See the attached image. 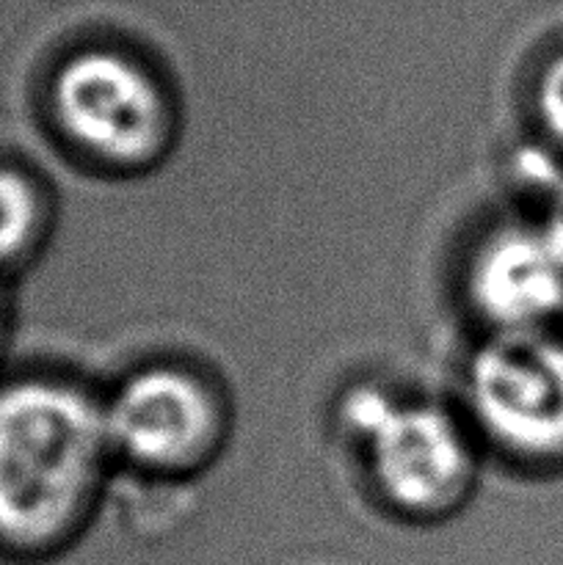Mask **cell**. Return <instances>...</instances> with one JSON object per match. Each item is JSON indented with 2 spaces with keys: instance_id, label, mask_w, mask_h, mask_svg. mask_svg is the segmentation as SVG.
Here are the masks:
<instances>
[{
  "instance_id": "obj_1",
  "label": "cell",
  "mask_w": 563,
  "mask_h": 565,
  "mask_svg": "<svg viewBox=\"0 0 563 565\" xmlns=\"http://www.w3.org/2000/svg\"><path fill=\"white\" fill-rule=\"evenodd\" d=\"M114 450L103 401L55 375L0 384V541L55 544L97 502Z\"/></svg>"
},
{
  "instance_id": "obj_2",
  "label": "cell",
  "mask_w": 563,
  "mask_h": 565,
  "mask_svg": "<svg viewBox=\"0 0 563 565\" xmlns=\"http://www.w3.org/2000/svg\"><path fill=\"white\" fill-rule=\"evenodd\" d=\"M337 423L362 447L373 489L397 513L442 516L478 483L472 425L439 403L357 384L342 395Z\"/></svg>"
},
{
  "instance_id": "obj_3",
  "label": "cell",
  "mask_w": 563,
  "mask_h": 565,
  "mask_svg": "<svg viewBox=\"0 0 563 565\" xmlns=\"http://www.w3.org/2000/svg\"><path fill=\"white\" fill-rule=\"evenodd\" d=\"M61 138L92 163L147 171L174 143L177 110L147 64L110 47H88L55 70L47 92Z\"/></svg>"
},
{
  "instance_id": "obj_4",
  "label": "cell",
  "mask_w": 563,
  "mask_h": 565,
  "mask_svg": "<svg viewBox=\"0 0 563 565\" xmlns=\"http://www.w3.org/2000/svg\"><path fill=\"white\" fill-rule=\"evenodd\" d=\"M475 436L528 469H563V326L484 334L464 367Z\"/></svg>"
},
{
  "instance_id": "obj_5",
  "label": "cell",
  "mask_w": 563,
  "mask_h": 565,
  "mask_svg": "<svg viewBox=\"0 0 563 565\" xmlns=\"http://www.w3.org/2000/svg\"><path fill=\"white\" fill-rule=\"evenodd\" d=\"M116 461L152 478H188L219 456L230 417L208 379L177 364L127 375L103 401Z\"/></svg>"
},
{
  "instance_id": "obj_6",
  "label": "cell",
  "mask_w": 563,
  "mask_h": 565,
  "mask_svg": "<svg viewBox=\"0 0 563 565\" xmlns=\"http://www.w3.org/2000/svg\"><path fill=\"white\" fill-rule=\"evenodd\" d=\"M464 292L486 334L563 326V252L544 218L491 226L469 252Z\"/></svg>"
},
{
  "instance_id": "obj_7",
  "label": "cell",
  "mask_w": 563,
  "mask_h": 565,
  "mask_svg": "<svg viewBox=\"0 0 563 565\" xmlns=\"http://www.w3.org/2000/svg\"><path fill=\"white\" fill-rule=\"evenodd\" d=\"M50 226L42 182L20 166L0 163V270L31 259Z\"/></svg>"
},
{
  "instance_id": "obj_8",
  "label": "cell",
  "mask_w": 563,
  "mask_h": 565,
  "mask_svg": "<svg viewBox=\"0 0 563 565\" xmlns=\"http://www.w3.org/2000/svg\"><path fill=\"white\" fill-rule=\"evenodd\" d=\"M533 116L552 147L563 152V50L552 53L535 75Z\"/></svg>"
},
{
  "instance_id": "obj_9",
  "label": "cell",
  "mask_w": 563,
  "mask_h": 565,
  "mask_svg": "<svg viewBox=\"0 0 563 565\" xmlns=\"http://www.w3.org/2000/svg\"><path fill=\"white\" fill-rule=\"evenodd\" d=\"M541 218H544V224L550 226L552 237H555L557 246H561L563 252V171L552 180L550 199H546V210Z\"/></svg>"
},
{
  "instance_id": "obj_10",
  "label": "cell",
  "mask_w": 563,
  "mask_h": 565,
  "mask_svg": "<svg viewBox=\"0 0 563 565\" xmlns=\"http://www.w3.org/2000/svg\"><path fill=\"white\" fill-rule=\"evenodd\" d=\"M6 331V301H3V290H0V340H3Z\"/></svg>"
}]
</instances>
